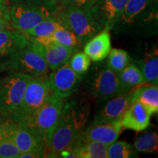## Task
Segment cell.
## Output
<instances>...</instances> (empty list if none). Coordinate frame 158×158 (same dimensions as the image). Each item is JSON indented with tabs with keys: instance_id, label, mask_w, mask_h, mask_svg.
<instances>
[{
	"instance_id": "obj_1",
	"label": "cell",
	"mask_w": 158,
	"mask_h": 158,
	"mask_svg": "<svg viewBox=\"0 0 158 158\" xmlns=\"http://www.w3.org/2000/svg\"><path fill=\"white\" fill-rule=\"evenodd\" d=\"M89 106L85 102L71 101L63 106L59 122L45 141L48 157H58L68 149L85 130L89 116Z\"/></svg>"
},
{
	"instance_id": "obj_2",
	"label": "cell",
	"mask_w": 158,
	"mask_h": 158,
	"mask_svg": "<svg viewBox=\"0 0 158 158\" xmlns=\"http://www.w3.org/2000/svg\"><path fill=\"white\" fill-rule=\"evenodd\" d=\"M13 28L21 32L56 15L62 5L54 0H9Z\"/></svg>"
},
{
	"instance_id": "obj_3",
	"label": "cell",
	"mask_w": 158,
	"mask_h": 158,
	"mask_svg": "<svg viewBox=\"0 0 158 158\" xmlns=\"http://www.w3.org/2000/svg\"><path fill=\"white\" fill-rule=\"evenodd\" d=\"M51 90L50 81L46 75L31 78L26 86L19 106L7 118L30 127L38 110L46 101Z\"/></svg>"
},
{
	"instance_id": "obj_4",
	"label": "cell",
	"mask_w": 158,
	"mask_h": 158,
	"mask_svg": "<svg viewBox=\"0 0 158 158\" xmlns=\"http://www.w3.org/2000/svg\"><path fill=\"white\" fill-rule=\"evenodd\" d=\"M48 70L40 45L31 40L23 48L0 61V73L15 72L35 78L45 76Z\"/></svg>"
},
{
	"instance_id": "obj_5",
	"label": "cell",
	"mask_w": 158,
	"mask_h": 158,
	"mask_svg": "<svg viewBox=\"0 0 158 158\" xmlns=\"http://www.w3.org/2000/svg\"><path fill=\"white\" fill-rule=\"evenodd\" d=\"M55 17L62 27L74 33L81 44L103 29L92 16L90 10L73 6L62 5Z\"/></svg>"
},
{
	"instance_id": "obj_6",
	"label": "cell",
	"mask_w": 158,
	"mask_h": 158,
	"mask_svg": "<svg viewBox=\"0 0 158 158\" xmlns=\"http://www.w3.org/2000/svg\"><path fill=\"white\" fill-rule=\"evenodd\" d=\"M5 73L0 76V115L7 118L19 106L32 77L15 72Z\"/></svg>"
},
{
	"instance_id": "obj_7",
	"label": "cell",
	"mask_w": 158,
	"mask_h": 158,
	"mask_svg": "<svg viewBox=\"0 0 158 158\" xmlns=\"http://www.w3.org/2000/svg\"><path fill=\"white\" fill-rule=\"evenodd\" d=\"M94 68L87 84L89 91L93 98L103 102L124 92L117 73L109 68L107 63H103Z\"/></svg>"
},
{
	"instance_id": "obj_8",
	"label": "cell",
	"mask_w": 158,
	"mask_h": 158,
	"mask_svg": "<svg viewBox=\"0 0 158 158\" xmlns=\"http://www.w3.org/2000/svg\"><path fill=\"white\" fill-rule=\"evenodd\" d=\"M0 134L10 138L21 152L47 150L45 139L36 131L7 118L1 122Z\"/></svg>"
},
{
	"instance_id": "obj_9",
	"label": "cell",
	"mask_w": 158,
	"mask_h": 158,
	"mask_svg": "<svg viewBox=\"0 0 158 158\" xmlns=\"http://www.w3.org/2000/svg\"><path fill=\"white\" fill-rule=\"evenodd\" d=\"M64 105V98L53 91L29 127L36 131L46 141L58 123Z\"/></svg>"
},
{
	"instance_id": "obj_10",
	"label": "cell",
	"mask_w": 158,
	"mask_h": 158,
	"mask_svg": "<svg viewBox=\"0 0 158 158\" xmlns=\"http://www.w3.org/2000/svg\"><path fill=\"white\" fill-rule=\"evenodd\" d=\"M127 0H98L90 10L103 29L111 30L122 16Z\"/></svg>"
},
{
	"instance_id": "obj_11",
	"label": "cell",
	"mask_w": 158,
	"mask_h": 158,
	"mask_svg": "<svg viewBox=\"0 0 158 158\" xmlns=\"http://www.w3.org/2000/svg\"><path fill=\"white\" fill-rule=\"evenodd\" d=\"M48 78L51 90L62 98H67L75 93L82 80L70 68L68 62L53 70Z\"/></svg>"
},
{
	"instance_id": "obj_12",
	"label": "cell",
	"mask_w": 158,
	"mask_h": 158,
	"mask_svg": "<svg viewBox=\"0 0 158 158\" xmlns=\"http://www.w3.org/2000/svg\"><path fill=\"white\" fill-rule=\"evenodd\" d=\"M103 102L94 116L92 124L121 120L132 103V92H122Z\"/></svg>"
},
{
	"instance_id": "obj_13",
	"label": "cell",
	"mask_w": 158,
	"mask_h": 158,
	"mask_svg": "<svg viewBox=\"0 0 158 158\" xmlns=\"http://www.w3.org/2000/svg\"><path fill=\"white\" fill-rule=\"evenodd\" d=\"M122 129L121 120L92 124L83 132L76 141H98L109 145L116 141Z\"/></svg>"
},
{
	"instance_id": "obj_14",
	"label": "cell",
	"mask_w": 158,
	"mask_h": 158,
	"mask_svg": "<svg viewBox=\"0 0 158 158\" xmlns=\"http://www.w3.org/2000/svg\"><path fill=\"white\" fill-rule=\"evenodd\" d=\"M151 114L143 105L132 102L121 119L122 127L134 131H143L149 127Z\"/></svg>"
},
{
	"instance_id": "obj_15",
	"label": "cell",
	"mask_w": 158,
	"mask_h": 158,
	"mask_svg": "<svg viewBox=\"0 0 158 158\" xmlns=\"http://www.w3.org/2000/svg\"><path fill=\"white\" fill-rule=\"evenodd\" d=\"M153 0H127L125 7L114 28L126 31L143 17L152 3Z\"/></svg>"
},
{
	"instance_id": "obj_16",
	"label": "cell",
	"mask_w": 158,
	"mask_h": 158,
	"mask_svg": "<svg viewBox=\"0 0 158 158\" xmlns=\"http://www.w3.org/2000/svg\"><path fill=\"white\" fill-rule=\"evenodd\" d=\"M110 49L111 44L109 30L102 29L86 43L84 52L92 62H100L108 56Z\"/></svg>"
},
{
	"instance_id": "obj_17",
	"label": "cell",
	"mask_w": 158,
	"mask_h": 158,
	"mask_svg": "<svg viewBox=\"0 0 158 158\" xmlns=\"http://www.w3.org/2000/svg\"><path fill=\"white\" fill-rule=\"evenodd\" d=\"M29 40L21 31L12 29L0 31V60L13 54L28 44Z\"/></svg>"
},
{
	"instance_id": "obj_18",
	"label": "cell",
	"mask_w": 158,
	"mask_h": 158,
	"mask_svg": "<svg viewBox=\"0 0 158 158\" xmlns=\"http://www.w3.org/2000/svg\"><path fill=\"white\" fill-rule=\"evenodd\" d=\"M40 46L48 68L52 71L68 63L74 53L71 49L56 42H52L46 45H40Z\"/></svg>"
},
{
	"instance_id": "obj_19",
	"label": "cell",
	"mask_w": 158,
	"mask_h": 158,
	"mask_svg": "<svg viewBox=\"0 0 158 158\" xmlns=\"http://www.w3.org/2000/svg\"><path fill=\"white\" fill-rule=\"evenodd\" d=\"M108 146L98 141H76L66 150L76 158H108Z\"/></svg>"
},
{
	"instance_id": "obj_20",
	"label": "cell",
	"mask_w": 158,
	"mask_h": 158,
	"mask_svg": "<svg viewBox=\"0 0 158 158\" xmlns=\"http://www.w3.org/2000/svg\"><path fill=\"white\" fill-rule=\"evenodd\" d=\"M132 102H138L152 115L158 112V86L150 84L136 89L132 92Z\"/></svg>"
},
{
	"instance_id": "obj_21",
	"label": "cell",
	"mask_w": 158,
	"mask_h": 158,
	"mask_svg": "<svg viewBox=\"0 0 158 158\" xmlns=\"http://www.w3.org/2000/svg\"><path fill=\"white\" fill-rule=\"evenodd\" d=\"M117 75L124 92H129L134 87L145 83L141 70L134 63H129Z\"/></svg>"
},
{
	"instance_id": "obj_22",
	"label": "cell",
	"mask_w": 158,
	"mask_h": 158,
	"mask_svg": "<svg viewBox=\"0 0 158 158\" xmlns=\"http://www.w3.org/2000/svg\"><path fill=\"white\" fill-rule=\"evenodd\" d=\"M138 68L143 75L144 82L157 84L158 81V54L157 50L149 53L139 62Z\"/></svg>"
},
{
	"instance_id": "obj_23",
	"label": "cell",
	"mask_w": 158,
	"mask_h": 158,
	"mask_svg": "<svg viewBox=\"0 0 158 158\" xmlns=\"http://www.w3.org/2000/svg\"><path fill=\"white\" fill-rule=\"evenodd\" d=\"M60 23L56 17H50L37 23L32 28L23 32L28 38H37L51 35L57 29L61 27Z\"/></svg>"
},
{
	"instance_id": "obj_24",
	"label": "cell",
	"mask_w": 158,
	"mask_h": 158,
	"mask_svg": "<svg viewBox=\"0 0 158 158\" xmlns=\"http://www.w3.org/2000/svg\"><path fill=\"white\" fill-rule=\"evenodd\" d=\"M51 36L54 42L71 49L73 52L78 51L81 45V43L78 40L73 32L62 27L57 29Z\"/></svg>"
},
{
	"instance_id": "obj_25",
	"label": "cell",
	"mask_w": 158,
	"mask_h": 158,
	"mask_svg": "<svg viewBox=\"0 0 158 158\" xmlns=\"http://www.w3.org/2000/svg\"><path fill=\"white\" fill-rule=\"evenodd\" d=\"M108 158L138 157V154L133 146L125 141H117L109 144L107 148Z\"/></svg>"
},
{
	"instance_id": "obj_26",
	"label": "cell",
	"mask_w": 158,
	"mask_h": 158,
	"mask_svg": "<svg viewBox=\"0 0 158 158\" xmlns=\"http://www.w3.org/2000/svg\"><path fill=\"white\" fill-rule=\"evenodd\" d=\"M130 61V56L127 51L123 49L113 48L110 49L106 63L109 68L118 73L129 64Z\"/></svg>"
},
{
	"instance_id": "obj_27",
	"label": "cell",
	"mask_w": 158,
	"mask_h": 158,
	"mask_svg": "<svg viewBox=\"0 0 158 158\" xmlns=\"http://www.w3.org/2000/svg\"><path fill=\"white\" fill-rule=\"evenodd\" d=\"M158 136L155 132H147L138 137L134 143V148L138 152H154L157 150Z\"/></svg>"
},
{
	"instance_id": "obj_28",
	"label": "cell",
	"mask_w": 158,
	"mask_h": 158,
	"mask_svg": "<svg viewBox=\"0 0 158 158\" xmlns=\"http://www.w3.org/2000/svg\"><path fill=\"white\" fill-rule=\"evenodd\" d=\"M68 64L70 68L82 79L89 70L91 60L84 52H78L71 56Z\"/></svg>"
},
{
	"instance_id": "obj_29",
	"label": "cell",
	"mask_w": 158,
	"mask_h": 158,
	"mask_svg": "<svg viewBox=\"0 0 158 158\" xmlns=\"http://www.w3.org/2000/svg\"><path fill=\"white\" fill-rule=\"evenodd\" d=\"M21 151L10 138L0 134V157L19 158Z\"/></svg>"
},
{
	"instance_id": "obj_30",
	"label": "cell",
	"mask_w": 158,
	"mask_h": 158,
	"mask_svg": "<svg viewBox=\"0 0 158 158\" xmlns=\"http://www.w3.org/2000/svg\"><path fill=\"white\" fill-rule=\"evenodd\" d=\"M12 29H14L12 27L9 5L6 2L0 0V31Z\"/></svg>"
},
{
	"instance_id": "obj_31",
	"label": "cell",
	"mask_w": 158,
	"mask_h": 158,
	"mask_svg": "<svg viewBox=\"0 0 158 158\" xmlns=\"http://www.w3.org/2000/svg\"><path fill=\"white\" fill-rule=\"evenodd\" d=\"M61 4L63 6H73L86 10H90L94 2L93 0H62Z\"/></svg>"
},
{
	"instance_id": "obj_32",
	"label": "cell",
	"mask_w": 158,
	"mask_h": 158,
	"mask_svg": "<svg viewBox=\"0 0 158 158\" xmlns=\"http://www.w3.org/2000/svg\"><path fill=\"white\" fill-rule=\"evenodd\" d=\"M47 150L38 152H21L19 158H40L46 157Z\"/></svg>"
},
{
	"instance_id": "obj_33",
	"label": "cell",
	"mask_w": 158,
	"mask_h": 158,
	"mask_svg": "<svg viewBox=\"0 0 158 158\" xmlns=\"http://www.w3.org/2000/svg\"><path fill=\"white\" fill-rule=\"evenodd\" d=\"M54 1L56 2H58V3H60V4H61V2H62V0H54ZM61 5H62V4H61Z\"/></svg>"
},
{
	"instance_id": "obj_34",
	"label": "cell",
	"mask_w": 158,
	"mask_h": 158,
	"mask_svg": "<svg viewBox=\"0 0 158 158\" xmlns=\"http://www.w3.org/2000/svg\"><path fill=\"white\" fill-rule=\"evenodd\" d=\"M2 1H3V2H8L9 0H2Z\"/></svg>"
},
{
	"instance_id": "obj_35",
	"label": "cell",
	"mask_w": 158,
	"mask_h": 158,
	"mask_svg": "<svg viewBox=\"0 0 158 158\" xmlns=\"http://www.w3.org/2000/svg\"><path fill=\"white\" fill-rule=\"evenodd\" d=\"M93 1H94V3H95V2H97V1H98V0H93Z\"/></svg>"
},
{
	"instance_id": "obj_36",
	"label": "cell",
	"mask_w": 158,
	"mask_h": 158,
	"mask_svg": "<svg viewBox=\"0 0 158 158\" xmlns=\"http://www.w3.org/2000/svg\"><path fill=\"white\" fill-rule=\"evenodd\" d=\"M2 122V121L1 118H0V124H1V122Z\"/></svg>"
}]
</instances>
